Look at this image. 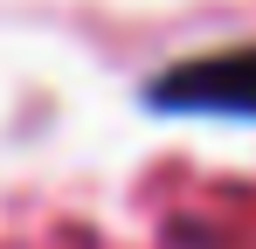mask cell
<instances>
[{"label":"cell","instance_id":"obj_1","mask_svg":"<svg viewBox=\"0 0 256 249\" xmlns=\"http://www.w3.org/2000/svg\"><path fill=\"white\" fill-rule=\"evenodd\" d=\"M160 111H208V118H256V42L187 56L146 83Z\"/></svg>","mask_w":256,"mask_h":249}]
</instances>
